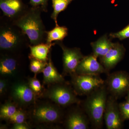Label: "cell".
<instances>
[{"mask_svg":"<svg viewBox=\"0 0 129 129\" xmlns=\"http://www.w3.org/2000/svg\"><path fill=\"white\" fill-rule=\"evenodd\" d=\"M18 66V61L11 55L5 54L0 60V74L2 76H11L15 74Z\"/></svg>","mask_w":129,"mask_h":129,"instance_id":"17","label":"cell"},{"mask_svg":"<svg viewBox=\"0 0 129 129\" xmlns=\"http://www.w3.org/2000/svg\"><path fill=\"white\" fill-rule=\"evenodd\" d=\"M97 57L91 53L84 56L78 65L75 74L79 75H99L108 73L101 63L97 60Z\"/></svg>","mask_w":129,"mask_h":129,"instance_id":"11","label":"cell"},{"mask_svg":"<svg viewBox=\"0 0 129 129\" xmlns=\"http://www.w3.org/2000/svg\"><path fill=\"white\" fill-rule=\"evenodd\" d=\"M30 127L25 122L20 123H14L13 126V129H29Z\"/></svg>","mask_w":129,"mask_h":129,"instance_id":"29","label":"cell"},{"mask_svg":"<svg viewBox=\"0 0 129 129\" xmlns=\"http://www.w3.org/2000/svg\"><path fill=\"white\" fill-rule=\"evenodd\" d=\"M109 36L111 39H118L120 40L129 38V24L119 32L111 33Z\"/></svg>","mask_w":129,"mask_h":129,"instance_id":"24","label":"cell"},{"mask_svg":"<svg viewBox=\"0 0 129 129\" xmlns=\"http://www.w3.org/2000/svg\"><path fill=\"white\" fill-rule=\"evenodd\" d=\"M114 43L108 39L107 35H104L96 41L91 43L93 51L92 54L97 58L104 56L112 48Z\"/></svg>","mask_w":129,"mask_h":129,"instance_id":"18","label":"cell"},{"mask_svg":"<svg viewBox=\"0 0 129 129\" xmlns=\"http://www.w3.org/2000/svg\"><path fill=\"white\" fill-rule=\"evenodd\" d=\"M90 124L84 111L76 109L70 112L65 121V126L68 129H87Z\"/></svg>","mask_w":129,"mask_h":129,"instance_id":"14","label":"cell"},{"mask_svg":"<svg viewBox=\"0 0 129 129\" xmlns=\"http://www.w3.org/2000/svg\"><path fill=\"white\" fill-rule=\"evenodd\" d=\"M7 86V81L6 80L1 79L0 80V94H4L6 91Z\"/></svg>","mask_w":129,"mask_h":129,"instance_id":"28","label":"cell"},{"mask_svg":"<svg viewBox=\"0 0 129 129\" xmlns=\"http://www.w3.org/2000/svg\"><path fill=\"white\" fill-rule=\"evenodd\" d=\"M127 95L126 97V102H127L128 103H129V91L127 93Z\"/></svg>","mask_w":129,"mask_h":129,"instance_id":"30","label":"cell"},{"mask_svg":"<svg viewBox=\"0 0 129 129\" xmlns=\"http://www.w3.org/2000/svg\"><path fill=\"white\" fill-rule=\"evenodd\" d=\"M11 95L13 100L22 106H27L34 103L36 96L28 83L23 82H19L13 85Z\"/></svg>","mask_w":129,"mask_h":129,"instance_id":"12","label":"cell"},{"mask_svg":"<svg viewBox=\"0 0 129 129\" xmlns=\"http://www.w3.org/2000/svg\"><path fill=\"white\" fill-rule=\"evenodd\" d=\"M41 12L40 8L31 7L19 18L12 22L26 35L31 45L46 43V31L41 16Z\"/></svg>","mask_w":129,"mask_h":129,"instance_id":"1","label":"cell"},{"mask_svg":"<svg viewBox=\"0 0 129 129\" xmlns=\"http://www.w3.org/2000/svg\"><path fill=\"white\" fill-rule=\"evenodd\" d=\"M125 52V48L122 44L118 42L114 43L107 54L100 58L101 63L109 73V71L113 69L123 59Z\"/></svg>","mask_w":129,"mask_h":129,"instance_id":"13","label":"cell"},{"mask_svg":"<svg viewBox=\"0 0 129 129\" xmlns=\"http://www.w3.org/2000/svg\"><path fill=\"white\" fill-rule=\"evenodd\" d=\"M105 82L110 95L115 99L121 97L129 91V75L125 71L109 74Z\"/></svg>","mask_w":129,"mask_h":129,"instance_id":"6","label":"cell"},{"mask_svg":"<svg viewBox=\"0 0 129 129\" xmlns=\"http://www.w3.org/2000/svg\"><path fill=\"white\" fill-rule=\"evenodd\" d=\"M17 111V107L15 104L11 102H7L1 107L0 117L1 119L8 120Z\"/></svg>","mask_w":129,"mask_h":129,"instance_id":"21","label":"cell"},{"mask_svg":"<svg viewBox=\"0 0 129 129\" xmlns=\"http://www.w3.org/2000/svg\"><path fill=\"white\" fill-rule=\"evenodd\" d=\"M30 60L29 69L30 71L36 76L37 74L42 73L44 70L47 64L46 62L40 61L34 58L29 57Z\"/></svg>","mask_w":129,"mask_h":129,"instance_id":"22","label":"cell"},{"mask_svg":"<svg viewBox=\"0 0 129 129\" xmlns=\"http://www.w3.org/2000/svg\"><path fill=\"white\" fill-rule=\"evenodd\" d=\"M68 28L59 25L50 31H46V43L50 44L53 41H62L68 35Z\"/></svg>","mask_w":129,"mask_h":129,"instance_id":"19","label":"cell"},{"mask_svg":"<svg viewBox=\"0 0 129 129\" xmlns=\"http://www.w3.org/2000/svg\"><path fill=\"white\" fill-rule=\"evenodd\" d=\"M119 107L122 119L124 121L129 119V103L127 102L121 103Z\"/></svg>","mask_w":129,"mask_h":129,"instance_id":"27","label":"cell"},{"mask_svg":"<svg viewBox=\"0 0 129 129\" xmlns=\"http://www.w3.org/2000/svg\"><path fill=\"white\" fill-rule=\"evenodd\" d=\"M108 94L105 83L88 95L83 102V111L88 116L90 124L94 128H102Z\"/></svg>","mask_w":129,"mask_h":129,"instance_id":"2","label":"cell"},{"mask_svg":"<svg viewBox=\"0 0 129 129\" xmlns=\"http://www.w3.org/2000/svg\"><path fill=\"white\" fill-rule=\"evenodd\" d=\"M53 12L51 15V18L53 19L55 23L56 26L58 25L57 18L58 14L64 11L68 6L74 0H51Z\"/></svg>","mask_w":129,"mask_h":129,"instance_id":"20","label":"cell"},{"mask_svg":"<svg viewBox=\"0 0 129 129\" xmlns=\"http://www.w3.org/2000/svg\"><path fill=\"white\" fill-rule=\"evenodd\" d=\"M71 76L74 90L80 95H88L105 83L99 75L74 74Z\"/></svg>","mask_w":129,"mask_h":129,"instance_id":"5","label":"cell"},{"mask_svg":"<svg viewBox=\"0 0 129 129\" xmlns=\"http://www.w3.org/2000/svg\"><path fill=\"white\" fill-rule=\"evenodd\" d=\"M73 89L66 83L52 85L43 93V96L62 107H67L74 104H79L80 100Z\"/></svg>","mask_w":129,"mask_h":129,"instance_id":"4","label":"cell"},{"mask_svg":"<svg viewBox=\"0 0 129 129\" xmlns=\"http://www.w3.org/2000/svg\"><path fill=\"white\" fill-rule=\"evenodd\" d=\"M117 99L108 96L104 115V120L107 129H120L123 126L122 119Z\"/></svg>","mask_w":129,"mask_h":129,"instance_id":"9","label":"cell"},{"mask_svg":"<svg viewBox=\"0 0 129 129\" xmlns=\"http://www.w3.org/2000/svg\"><path fill=\"white\" fill-rule=\"evenodd\" d=\"M49 0H30L31 7L40 8L42 12H47L48 2Z\"/></svg>","mask_w":129,"mask_h":129,"instance_id":"26","label":"cell"},{"mask_svg":"<svg viewBox=\"0 0 129 129\" xmlns=\"http://www.w3.org/2000/svg\"><path fill=\"white\" fill-rule=\"evenodd\" d=\"M56 44L55 42L50 44L42 43L35 45H29L28 47L30 48V54L29 57L47 62L51 52V48Z\"/></svg>","mask_w":129,"mask_h":129,"instance_id":"16","label":"cell"},{"mask_svg":"<svg viewBox=\"0 0 129 129\" xmlns=\"http://www.w3.org/2000/svg\"><path fill=\"white\" fill-rule=\"evenodd\" d=\"M51 52L49 55L47 65L42 72L43 83L49 85L66 83L63 76L58 73L54 66L52 60Z\"/></svg>","mask_w":129,"mask_h":129,"instance_id":"15","label":"cell"},{"mask_svg":"<svg viewBox=\"0 0 129 129\" xmlns=\"http://www.w3.org/2000/svg\"><path fill=\"white\" fill-rule=\"evenodd\" d=\"M56 44L60 46L62 50L63 73L70 75L75 74L78 65L84 56L79 48H69L65 46L62 41H56Z\"/></svg>","mask_w":129,"mask_h":129,"instance_id":"8","label":"cell"},{"mask_svg":"<svg viewBox=\"0 0 129 129\" xmlns=\"http://www.w3.org/2000/svg\"><path fill=\"white\" fill-rule=\"evenodd\" d=\"M63 114L58 106L44 103L37 106L32 113L34 120L39 123H56L62 119Z\"/></svg>","mask_w":129,"mask_h":129,"instance_id":"7","label":"cell"},{"mask_svg":"<svg viewBox=\"0 0 129 129\" xmlns=\"http://www.w3.org/2000/svg\"><path fill=\"white\" fill-rule=\"evenodd\" d=\"M28 40L21 29L12 21L5 17L1 18L0 50L7 53L19 50L28 45Z\"/></svg>","mask_w":129,"mask_h":129,"instance_id":"3","label":"cell"},{"mask_svg":"<svg viewBox=\"0 0 129 129\" xmlns=\"http://www.w3.org/2000/svg\"><path fill=\"white\" fill-rule=\"evenodd\" d=\"M0 8L5 17L14 22L24 14L28 7L22 0H0Z\"/></svg>","mask_w":129,"mask_h":129,"instance_id":"10","label":"cell"},{"mask_svg":"<svg viewBox=\"0 0 129 129\" xmlns=\"http://www.w3.org/2000/svg\"><path fill=\"white\" fill-rule=\"evenodd\" d=\"M26 115L22 110H17L15 114L8 120L13 123H20L25 122Z\"/></svg>","mask_w":129,"mask_h":129,"instance_id":"25","label":"cell"},{"mask_svg":"<svg viewBox=\"0 0 129 129\" xmlns=\"http://www.w3.org/2000/svg\"><path fill=\"white\" fill-rule=\"evenodd\" d=\"M28 84L36 95H39L43 92V86L36 76L34 78H29Z\"/></svg>","mask_w":129,"mask_h":129,"instance_id":"23","label":"cell"}]
</instances>
